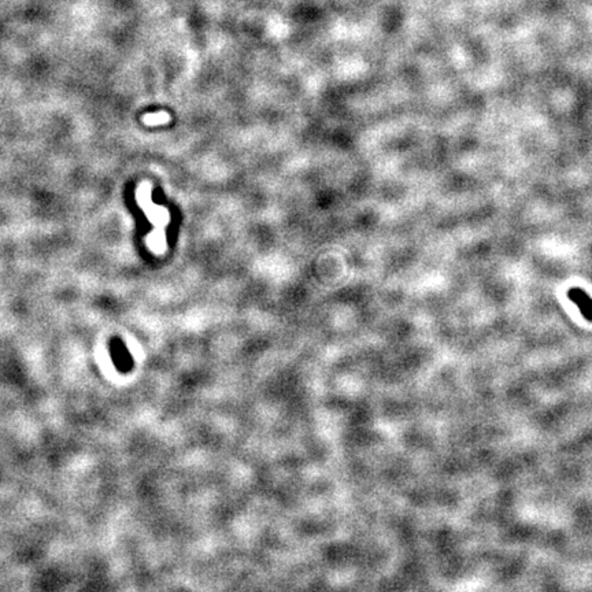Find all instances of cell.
I'll use <instances>...</instances> for the list:
<instances>
[{"label": "cell", "mask_w": 592, "mask_h": 592, "mask_svg": "<svg viewBox=\"0 0 592 592\" xmlns=\"http://www.w3.org/2000/svg\"><path fill=\"white\" fill-rule=\"evenodd\" d=\"M568 297L577 304V307L580 309L582 314L589 321H592V299L586 291H583L580 288H572L568 293Z\"/></svg>", "instance_id": "1"}, {"label": "cell", "mask_w": 592, "mask_h": 592, "mask_svg": "<svg viewBox=\"0 0 592 592\" xmlns=\"http://www.w3.org/2000/svg\"><path fill=\"white\" fill-rule=\"evenodd\" d=\"M169 121V115L164 113H158V114H150L144 117V122L148 125H160V124H164Z\"/></svg>", "instance_id": "2"}]
</instances>
